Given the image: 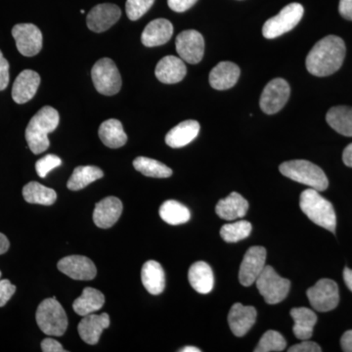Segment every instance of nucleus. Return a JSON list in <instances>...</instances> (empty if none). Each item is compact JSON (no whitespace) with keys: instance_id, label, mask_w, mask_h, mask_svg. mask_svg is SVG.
I'll return each instance as SVG.
<instances>
[{"instance_id":"obj_6","label":"nucleus","mask_w":352,"mask_h":352,"mask_svg":"<svg viewBox=\"0 0 352 352\" xmlns=\"http://www.w3.org/2000/svg\"><path fill=\"white\" fill-rule=\"evenodd\" d=\"M261 295L268 305H276L283 302L288 296L291 282L279 276L274 268L265 265L263 272L256 281Z\"/></svg>"},{"instance_id":"obj_24","label":"nucleus","mask_w":352,"mask_h":352,"mask_svg":"<svg viewBox=\"0 0 352 352\" xmlns=\"http://www.w3.org/2000/svg\"><path fill=\"white\" fill-rule=\"evenodd\" d=\"M200 124L188 120L173 127L166 136V143L171 148H182L188 145L198 136Z\"/></svg>"},{"instance_id":"obj_25","label":"nucleus","mask_w":352,"mask_h":352,"mask_svg":"<svg viewBox=\"0 0 352 352\" xmlns=\"http://www.w3.org/2000/svg\"><path fill=\"white\" fill-rule=\"evenodd\" d=\"M188 280L192 288L204 295L210 293L214 289V272L205 261H198L190 267Z\"/></svg>"},{"instance_id":"obj_27","label":"nucleus","mask_w":352,"mask_h":352,"mask_svg":"<svg viewBox=\"0 0 352 352\" xmlns=\"http://www.w3.org/2000/svg\"><path fill=\"white\" fill-rule=\"evenodd\" d=\"M295 322L293 332L298 340H309L314 335V329L317 322V315L307 307L293 308L289 312Z\"/></svg>"},{"instance_id":"obj_17","label":"nucleus","mask_w":352,"mask_h":352,"mask_svg":"<svg viewBox=\"0 0 352 352\" xmlns=\"http://www.w3.org/2000/svg\"><path fill=\"white\" fill-rule=\"evenodd\" d=\"M41 85V76L36 72L25 69L14 82L12 98L17 104H25L34 98Z\"/></svg>"},{"instance_id":"obj_43","label":"nucleus","mask_w":352,"mask_h":352,"mask_svg":"<svg viewBox=\"0 0 352 352\" xmlns=\"http://www.w3.org/2000/svg\"><path fill=\"white\" fill-rule=\"evenodd\" d=\"M41 349L43 352H65V349L60 342L53 339H44L41 342Z\"/></svg>"},{"instance_id":"obj_7","label":"nucleus","mask_w":352,"mask_h":352,"mask_svg":"<svg viewBox=\"0 0 352 352\" xmlns=\"http://www.w3.org/2000/svg\"><path fill=\"white\" fill-rule=\"evenodd\" d=\"M92 80L99 94L112 96L122 88V76L117 65L110 58H103L91 69Z\"/></svg>"},{"instance_id":"obj_33","label":"nucleus","mask_w":352,"mask_h":352,"mask_svg":"<svg viewBox=\"0 0 352 352\" xmlns=\"http://www.w3.org/2000/svg\"><path fill=\"white\" fill-rule=\"evenodd\" d=\"M160 217L166 223L179 226L189 221L191 214L186 206L177 201L168 200L160 208Z\"/></svg>"},{"instance_id":"obj_35","label":"nucleus","mask_w":352,"mask_h":352,"mask_svg":"<svg viewBox=\"0 0 352 352\" xmlns=\"http://www.w3.org/2000/svg\"><path fill=\"white\" fill-rule=\"evenodd\" d=\"M252 228V224L249 221L240 220L235 223L222 226L220 229V236L227 243L239 242L251 235Z\"/></svg>"},{"instance_id":"obj_22","label":"nucleus","mask_w":352,"mask_h":352,"mask_svg":"<svg viewBox=\"0 0 352 352\" xmlns=\"http://www.w3.org/2000/svg\"><path fill=\"white\" fill-rule=\"evenodd\" d=\"M240 68L232 62H220L210 71V85L217 90L230 89L240 78Z\"/></svg>"},{"instance_id":"obj_19","label":"nucleus","mask_w":352,"mask_h":352,"mask_svg":"<svg viewBox=\"0 0 352 352\" xmlns=\"http://www.w3.org/2000/svg\"><path fill=\"white\" fill-rule=\"evenodd\" d=\"M256 310L254 307H245L235 303L228 314V323L236 337H243L251 330L256 320Z\"/></svg>"},{"instance_id":"obj_48","label":"nucleus","mask_w":352,"mask_h":352,"mask_svg":"<svg viewBox=\"0 0 352 352\" xmlns=\"http://www.w3.org/2000/svg\"><path fill=\"white\" fill-rule=\"evenodd\" d=\"M344 282H346L347 288L351 289L352 292V270H349V268H344Z\"/></svg>"},{"instance_id":"obj_50","label":"nucleus","mask_w":352,"mask_h":352,"mask_svg":"<svg viewBox=\"0 0 352 352\" xmlns=\"http://www.w3.org/2000/svg\"><path fill=\"white\" fill-rule=\"evenodd\" d=\"M80 13L85 14V10H83V9H82V10H80Z\"/></svg>"},{"instance_id":"obj_26","label":"nucleus","mask_w":352,"mask_h":352,"mask_svg":"<svg viewBox=\"0 0 352 352\" xmlns=\"http://www.w3.org/2000/svg\"><path fill=\"white\" fill-rule=\"evenodd\" d=\"M141 280L143 286L151 295H160L166 287L164 271L157 261H146L141 271Z\"/></svg>"},{"instance_id":"obj_9","label":"nucleus","mask_w":352,"mask_h":352,"mask_svg":"<svg viewBox=\"0 0 352 352\" xmlns=\"http://www.w3.org/2000/svg\"><path fill=\"white\" fill-rule=\"evenodd\" d=\"M307 294L310 305L317 311H331L339 305V287L333 280H319L314 287L307 289Z\"/></svg>"},{"instance_id":"obj_15","label":"nucleus","mask_w":352,"mask_h":352,"mask_svg":"<svg viewBox=\"0 0 352 352\" xmlns=\"http://www.w3.org/2000/svg\"><path fill=\"white\" fill-rule=\"evenodd\" d=\"M58 270L74 280L89 281L97 274L96 266L91 259L83 256H69L58 263Z\"/></svg>"},{"instance_id":"obj_3","label":"nucleus","mask_w":352,"mask_h":352,"mask_svg":"<svg viewBox=\"0 0 352 352\" xmlns=\"http://www.w3.org/2000/svg\"><path fill=\"white\" fill-rule=\"evenodd\" d=\"M300 208L303 214L317 226L335 232L337 217L332 204L319 194L317 190H305L300 195Z\"/></svg>"},{"instance_id":"obj_45","label":"nucleus","mask_w":352,"mask_h":352,"mask_svg":"<svg viewBox=\"0 0 352 352\" xmlns=\"http://www.w3.org/2000/svg\"><path fill=\"white\" fill-rule=\"evenodd\" d=\"M342 351L352 352V330L346 331L340 340Z\"/></svg>"},{"instance_id":"obj_47","label":"nucleus","mask_w":352,"mask_h":352,"mask_svg":"<svg viewBox=\"0 0 352 352\" xmlns=\"http://www.w3.org/2000/svg\"><path fill=\"white\" fill-rule=\"evenodd\" d=\"M9 241L4 234L0 233V254H6L9 249Z\"/></svg>"},{"instance_id":"obj_37","label":"nucleus","mask_w":352,"mask_h":352,"mask_svg":"<svg viewBox=\"0 0 352 352\" xmlns=\"http://www.w3.org/2000/svg\"><path fill=\"white\" fill-rule=\"evenodd\" d=\"M155 0H126V11L129 20L136 21L149 11Z\"/></svg>"},{"instance_id":"obj_2","label":"nucleus","mask_w":352,"mask_h":352,"mask_svg":"<svg viewBox=\"0 0 352 352\" xmlns=\"http://www.w3.org/2000/svg\"><path fill=\"white\" fill-rule=\"evenodd\" d=\"M59 122V113L50 106L41 108L32 118L25 129V140L34 154H41L50 148L48 134L57 129Z\"/></svg>"},{"instance_id":"obj_44","label":"nucleus","mask_w":352,"mask_h":352,"mask_svg":"<svg viewBox=\"0 0 352 352\" xmlns=\"http://www.w3.org/2000/svg\"><path fill=\"white\" fill-rule=\"evenodd\" d=\"M339 11L344 19L352 21V0H340Z\"/></svg>"},{"instance_id":"obj_8","label":"nucleus","mask_w":352,"mask_h":352,"mask_svg":"<svg viewBox=\"0 0 352 352\" xmlns=\"http://www.w3.org/2000/svg\"><path fill=\"white\" fill-rule=\"evenodd\" d=\"M303 7L300 3H291L285 6L278 15L270 18L264 23L263 28V36L267 39L276 38L286 34L302 20Z\"/></svg>"},{"instance_id":"obj_18","label":"nucleus","mask_w":352,"mask_h":352,"mask_svg":"<svg viewBox=\"0 0 352 352\" xmlns=\"http://www.w3.org/2000/svg\"><path fill=\"white\" fill-rule=\"evenodd\" d=\"M110 326V316L107 314L101 315L88 314L83 316L78 326V333L83 342L88 344H98L102 332Z\"/></svg>"},{"instance_id":"obj_28","label":"nucleus","mask_w":352,"mask_h":352,"mask_svg":"<svg viewBox=\"0 0 352 352\" xmlns=\"http://www.w3.org/2000/svg\"><path fill=\"white\" fill-rule=\"evenodd\" d=\"M98 134L104 145L112 149L122 147L127 141L124 126L119 120L110 119L102 122Z\"/></svg>"},{"instance_id":"obj_13","label":"nucleus","mask_w":352,"mask_h":352,"mask_svg":"<svg viewBox=\"0 0 352 352\" xmlns=\"http://www.w3.org/2000/svg\"><path fill=\"white\" fill-rule=\"evenodd\" d=\"M266 265V250L261 245L250 248L245 252L239 271L240 283L245 287L256 283Z\"/></svg>"},{"instance_id":"obj_36","label":"nucleus","mask_w":352,"mask_h":352,"mask_svg":"<svg viewBox=\"0 0 352 352\" xmlns=\"http://www.w3.org/2000/svg\"><path fill=\"white\" fill-rule=\"evenodd\" d=\"M287 342L281 333L276 331H267L264 333L258 346L254 349V352H278L283 351L286 349Z\"/></svg>"},{"instance_id":"obj_30","label":"nucleus","mask_w":352,"mask_h":352,"mask_svg":"<svg viewBox=\"0 0 352 352\" xmlns=\"http://www.w3.org/2000/svg\"><path fill=\"white\" fill-rule=\"evenodd\" d=\"M329 126L342 135L352 138V108L337 106L331 108L326 116Z\"/></svg>"},{"instance_id":"obj_31","label":"nucleus","mask_w":352,"mask_h":352,"mask_svg":"<svg viewBox=\"0 0 352 352\" xmlns=\"http://www.w3.org/2000/svg\"><path fill=\"white\" fill-rule=\"evenodd\" d=\"M23 197L29 204L51 206L56 201L57 194L55 190L43 186L41 183L32 182L25 185L23 188Z\"/></svg>"},{"instance_id":"obj_29","label":"nucleus","mask_w":352,"mask_h":352,"mask_svg":"<svg viewBox=\"0 0 352 352\" xmlns=\"http://www.w3.org/2000/svg\"><path fill=\"white\" fill-rule=\"evenodd\" d=\"M104 303H105V296L100 291L94 288H85L82 291V296L74 302L73 308L76 314L87 316L101 309Z\"/></svg>"},{"instance_id":"obj_16","label":"nucleus","mask_w":352,"mask_h":352,"mask_svg":"<svg viewBox=\"0 0 352 352\" xmlns=\"http://www.w3.org/2000/svg\"><path fill=\"white\" fill-rule=\"evenodd\" d=\"M122 212V203L116 197H107L95 205L94 221L102 229L112 227L119 220Z\"/></svg>"},{"instance_id":"obj_40","label":"nucleus","mask_w":352,"mask_h":352,"mask_svg":"<svg viewBox=\"0 0 352 352\" xmlns=\"http://www.w3.org/2000/svg\"><path fill=\"white\" fill-rule=\"evenodd\" d=\"M9 83V63L0 51V91L6 89Z\"/></svg>"},{"instance_id":"obj_23","label":"nucleus","mask_w":352,"mask_h":352,"mask_svg":"<svg viewBox=\"0 0 352 352\" xmlns=\"http://www.w3.org/2000/svg\"><path fill=\"white\" fill-rule=\"evenodd\" d=\"M248 210L249 203L237 192H232L227 198L220 200L215 208L217 214L224 220L242 219L247 214Z\"/></svg>"},{"instance_id":"obj_34","label":"nucleus","mask_w":352,"mask_h":352,"mask_svg":"<svg viewBox=\"0 0 352 352\" xmlns=\"http://www.w3.org/2000/svg\"><path fill=\"white\" fill-rule=\"evenodd\" d=\"M133 166L136 170L143 175L155 178H168L173 175L171 168L166 164L160 163L150 157H138L133 161Z\"/></svg>"},{"instance_id":"obj_32","label":"nucleus","mask_w":352,"mask_h":352,"mask_svg":"<svg viewBox=\"0 0 352 352\" xmlns=\"http://www.w3.org/2000/svg\"><path fill=\"white\" fill-rule=\"evenodd\" d=\"M104 173L100 168L94 166H78L74 170L69 177L67 187L72 191H78L88 186L90 183L103 177Z\"/></svg>"},{"instance_id":"obj_39","label":"nucleus","mask_w":352,"mask_h":352,"mask_svg":"<svg viewBox=\"0 0 352 352\" xmlns=\"http://www.w3.org/2000/svg\"><path fill=\"white\" fill-rule=\"evenodd\" d=\"M16 292V287L7 279L0 280V307H4L12 298Z\"/></svg>"},{"instance_id":"obj_14","label":"nucleus","mask_w":352,"mask_h":352,"mask_svg":"<svg viewBox=\"0 0 352 352\" xmlns=\"http://www.w3.org/2000/svg\"><path fill=\"white\" fill-rule=\"evenodd\" d=\"M120 15L122 10L119 6L111 3L98 4L87 14L88 29L97 34L106 32L119 21Z\"/></svg>"},{"instance_id":"obj_20","label":"nucleus","mask_w":352,"mask_h":352,"mask_svg":"<svg viewBox=\"0 0 352 352\" xmlns=\"http://www.w3.org/2000/svg\"><path fill=\"white\" fill-rule=\"evenodd\" d=\"M187 74L186 65L182 58L173 56L164 57L157 63L155 75L160 82L166 85H173L182 82Z\"/></svg>"},{"instance_id":"obj_46","label":"nucleus","mask_w":352,"mask_h":352,"mask_svg":"<svg viewBox=\"0 0 352 352\" xmlns=\"http://www.w3.org/2000/svg\"><path fill=\"white\" fill-rule=\"evenodd\" d=\"M342 161H344L346 166L352 168V143L344 149V154H342Z\"/></svg>"},{"instance_id":"obj_4","label":"nucleus","mask_w":352,"mask_h":352,"mask_svg":"<svg viewBox=\"0 0 352 352\" xmlns=\"http://www.w3.org/2000/svg\"><path fill=\"white\" fill-rule=\"evenodd\" d=\"M282 175L302 184L307 185L317 191H325L329 182L325 173L316 164L305 160H294L285 162L279 166Z\"/></svg>"},{"instance_id":"obj_49","label":"nucleus","mask_w":352,"mask_h":352,"mask_svg":"<svg viewBox=\"0 0 352 352\" xmlns=\"http://www.w3.org/2000/svg\"><path fill=\"white\" fill-rule=\"evenodd\" d=\"M182 352H200V349H197L195 346H186L182 349Z\"/></svg>"},{"instance_id":"obj_10","label":"nucleus","mask_w":352,"mask_h":352,"mask_svg":"<svg viewBox=\"0 0 352 352\" xmlns=\"http://www.w3.org/2000/svg\"><path fill=\"white\" fill-rule=\"evenodd\" d=\"M291 94L289 83L283 78H274L264 87L259 106L267 115H273L284 108Z\"/></svg>"},{"instance_id":"obj_5","label":"nucleus","mask_w":352,"mask_h":352,"mask_svg":"<svg viewBox=\"0 0 352 352\" xmlns=\"http://www.w3.org/2000/svg\"><path fill=\"white\" fill-rule=\"evenodd\" d=\"M36 323L45 335L61 337L68 328V317L56 298H46L38 305Z\"/></svg>"},{"instance_id":"obj_42","label":"nucleus","mask_w":352,"mask_h":352,"mask_svg":"<svg viewBox=\"0 0 352 352\" xmlns=\"http://www.w3.org/2000/svg\"><path fill=\"white\" fill-rule=\"evenodd\" d=\"M289 352H320L322 349L316 342L303 340L300 344L289 347Z\"/></svg>"},{"instance_id":"obj_21","label":"nucleus","mask_w":352,"mask_h":352,"mask_svg":"<svg viewBox=\"0 0 352 352\" xmlns=\"http://www.w3.org/2000/svg\"><path fill=\"white\" fill-rule=\"evenodd\" d=\"M173 34V25L166 19L153 20L146 25L141 41L146 47H155L166 44Z\"/></svg>"},{"instance_id":"obj_41","label":"nucleus","mask_w":352,"mask_h":352,"mask_svg":"<svg viewBox=\"0 0 352 352\" xmlns=\"http://www.w3.org/2000/svg\"><path fill=\"white\" fill-rule=\"evenodd\" d=\"M198 0H168V6L175 12H185L195 6Z\"/></svg>"},{"instance_id":"obj_51","label":"nucleus","mask_w":352,"mask_h":352,"mask_svg":"<svg viewBox=\"0 0 352 352\" xmlns=\"http://www.w3.org/2000/svg\"><path fill=\"white\" fill-rule=\"evenodd\" d=\"M0 278H1V272H0Z\"/></svg>"},{"instance_id":"obj_38","label":"nucleus","mask_w":352,"mask_h":352,"mask_svg":"<svg viewBox=\"0 0 352 352\" xmlns=\"http://www.w3.org/2000/svg\"><path fill=\"white\" fill-rule=\"evenodd\" d=\"M62 160L56 155H46L45 157H41L36 164V173L39 177L44 178L50 173L51 170L61 166Z\"/></svg>"},{"instance_id":"obj_11","label":"nucleus","mask_w":352,"mask_h":352,"mask_svg":"<svg viewBox=\"0 0 352 352\" xmlns=\"http://www.w3.org/2000/svg\"><path fill=\"white\" fill-rule=\"evenodd\" d=\"M176 51L183 61L189 64L200 63L205 53V41L200 32L188 30L180 32L175 41Z\"/></svg>"},{"instance_id":"obj_1","label":"nucleus","mask_w":352,"mask_h":352,"mask_svg":"<svg viewBox=\"0 0 352 352\" xmlns=\"http://www.w3.org/2000/svg\"><path fill=\"white\" fill-rule=\"evenodd\" d=\"M346 57V44L337 36H328L315 44L307 57V71L316 76H327L339 71Z\"/></svg>"},{"instance_id":"obj_12","label":"nucleus","mask_w":352,"mask_h":352,"mask_svg":"<svg viewBox=\"0 0 352 352\" xmlns=\"http://www.w3.org/2000/svg\"><path fill=\"white\" fill-rule=\"evenodd\" d=\"M12 36L21 54L25 57L36 56L43 48V34L36 25L18 24L14 25Z\"/></svg>"}]
</instances>
